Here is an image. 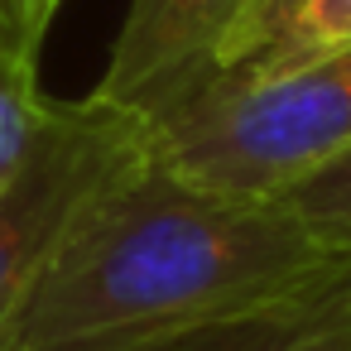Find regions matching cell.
Here are the masks:
<instances>
[{
	"label": "cell",
	"mask_w": 351,
	"mask_h": 351,
	"mask_svg": "<svg viewBox=\"0 0 351 351\" xmlns=\"http://www.w3.org/2000/svg\"><path fill=\"white\" fill-rule=\"evenodd\" d=\"M337 260L346 255L284 197L193 183L145 145L77 202L20 313L15 351H159Z\"/></svg>",
	"instance_id": "6da1fadb"
},
{
	"label": "cell",
	"mask_w": 351,
	"mask_h": 351,
	"mask_svg": "<svg viewBox=\"0 0 351 351\" xmlns=\"http://www.w3.org/2000/svg\"><path fill=\"white\" fill-rule=\"evenodd\" d=\"M140 125L149 154L173 173L241 197H279L351 145V49L250 82L202 77Z\"/></svg>",
	"instance_id": "7a4b0ae2"
},
{
	"label": "cell",
	"mask_w": 351,
	"mask_h": 351,
	"mask_svg": "<svg viewBox=\"0 0 351 351\" xmlns=\"http://www.w3.org/2000/svg\"><path fill=\"white\" fill-rule=\"evenodd\" d=\"M140 149L145 125L135 111L101 97H44L25 154L0 178V351H15L20 313L77 202Z\"/></svg>",
	"instance_id": "3957f363"
},
{
	"label": "cell",
	"mask_w": 351,
	"mask_h": 351,
	"mask_svg": "<svg viewBox=\"0 0 351 351\" xmlns=\"http://www.w3.org/2000/svg\"><path fill=\"white\" fill-rule=\"evenodd\" d=\"M255 5L260 0H130L92 97L135 116L159 111L212 73L221 44Z\"/></svg>",
	"instance_id": "277c9868"
},
{
	"label": "cell",
	"mask_w": 351,
	"mask_h": 351,
	"mask_svg": "<svg viewBox=\"0 0 351 351\" xmlns=\"http://www.w3.org/2000/svg\"><path fill=\"white\" fill-rule=\"evenodd\" d=\"M159 351H351V255L308 284L197 327Z\"/></svg>",
	"instance_id": "5b68a950"
},
{
	"label": "cell",
	"mask_w": 351,
	"mask_h": 351,
	"mask_svg": "<svg viewBox=\"0 0 351 351\" xmlns=\"http://www.w3.org/2000/svg\"><path fill=\"white\" fill-rule=\"evenodd\" d=\"M337 49H351V0H260L231 29L207 77H274Z\"/></svg>",
	"instance_id": "8992f818"
},
{
	"label": "cell",
	"mask_w": 351,
	"mask_h": 351,
	"mask_svg": "<svg viewBox=\"0 0 351 351\" xmlns=\"http://www.w3.org/2000/svg\"><path fill=\"white\" fill-rule=\"evenodd\" d=\"M44 39H49L44 29L0 15V178L25 154L44 111V87H39Z\"/></svg>",
	"instance_id": "52a82bcc"
},
{
	"label": "cell",
	"mask_w": 351,
	"mask_h": 351,
	"mask_svg": "<svg viewBox=\"0 0 351 351\" xmlns=\"http://www.w3.org/2000/svg\"><path fill=\"white\" fill-rule=\"evenodd\" d=\"M279 197L327 250L351 255V145L322 169H313L308 178H298L293 188H284Z\"/></svg>",
	"instance_id": "ba28073f"
},
{
	"label": "cell",
	"mask_w": 351,
	"mask_h": 351,
	"mask_svg": "<svg viewBox=\"0 0 351 351\" xmlns=\"http://www.w3.org/2000/svg\"><path fill=\"white\" fill-rule=\"evenodd\" d=\"M0 15H10V20H25V25L44 29V34H49V25H53V10L44 5V0H0Z\"/></svg>",
	"instance_id": "9c48e42d"
},
{
	"label": "cell",
	"mask_w": 351,
	"mask_h": 351,
	"mask_svg": "<svg viewBox=\"0 0 351 351\" xmlns=\"http://www.w3.org/2000/svg\"><path fill=\"white\" fill-rule=\"evenodd\" d=\"M44 5H49V10H53V15H58V5H63V0H44Z\"/></svg>",
	"instance_id": "30bf717a"
}]
</instances>
